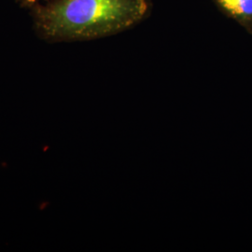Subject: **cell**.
I'll use <instances>...</instances> for the list:
<instances>
[{
	"label": "cell",
	"mask_w": 252,
	"mask_h": 252,
	"mask_svg": "<svg viewBox=\"0 0 252 252\" xmlns=\"http://www.w3.org/2000/svg\"><path fill=\"white\" fill-rule=\"evenodd\" d=\"M226 16L252 34V0H214Z\"/></svg>",
	"instance_id": "7a4b0ae2"
},
{
	"label": "cell",
	"mask_w": 252,
	"mask_h": 252,
	"mask_svg": "<svg viewBox=\"0 0 252 252\" xmlns=\"http://www.w3.org/2000/svg\"><path fill=\"white\" fill-rule=\"evenodd\" d=\"M147 0H56L33 10L38 34L46 39L85 40L111 36L144 18Z\"/></svg>",
	"instance_id": "6da1fadb"
},
{
	"label": "cell",
	"mask_w": 252,
	"mask_h": 252,
	"mask_svg": "<svg viewBox=\"0 0 252 252\" xmlns=\"http://www.w3.org/2000/svg\"><path fill=\"white\" fill-rule=\"evenodd\" d=\"M28 2H36V1H37V0H27Z\"/></svg>",
	"instance_id": "3957f363"
}]
</instances>
